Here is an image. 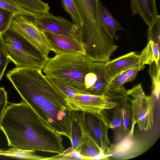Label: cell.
I'll list each match as a JSON object with an SVG mask.
<instances>
[{
    "instance_id": "1",
    "label": "cell",
    "mask_w": 160,
    "mask_h": 160,
    "mask_svg": "<svg viewBox=\"0 0 160 160\" xmlns=\"http://www.w3.org/2000/svg\"><path fill=\"white\" fill-rule=\"evenodd\" d=\"M6 77L22 100L52 129L70 140L73 111L68 98L47 79L42 70L16 67L8 71Z\"/></svg>"
},
{
    "instance_id": "2",
    "label": "cell",
    "mask_w": 160,
    "mask_h": 160,
    "mask_svg": "<svg viewBox=\"0 0 160 160\" xmlns=\"http://www.w3.org/2000/svg\"><path fill=\"white\" fill-rule=\"evenodd\" d=\"M8 103L0 129L8 147L58 154L65 150L62 135L48 125L28 104L22 100Z\"/></svg>"
},
{
    "instance_id": "3",
    "label": "cell",
    "mask_w": 160,
    "mask_h": 160,
    "mask_svg": "<svg viewBox=\"0 0 160 160\" xmlns=\"http://www.w3.org/2000/svg\"><path fill=\"white\" fill-rule=\"evenodd\" d=\"M93 62L84 53L58 54L49 58L42 70L46 76L63 82L80 93H86L85 78L93 71Z\"/></svg>"
},
{
    "instance_id": "4",
    "label": "cell",
    "mask_w": 160,
    "mask_h": 160,
    "mask_svg": "<svg viewBox=\"0 0 160 160\" xmlns=\"http://www.w3.org/2000/svg\"><path fill=\"white\" fill-rule=\"evenodd\" d=\"M0 36L9 58L16 67L42 70L49 57L42 54L25 38L10 28Z\"/></svg>"
},
{
    "instance_id": "5",
    "label": "cell",
    "mask_w": 160,
    "mask_h": 160,
    "mask_svg": "<svg viewBox=\"0 0 160 160\" xmlns=\"http://www.w3.org/2000/svg\"><path fill=\"white\" fill-rule=\"evenodd\" d=\"M127 93L129 96L133 129L137 124L140 131L151 129L154 124V97L145 94L141 83L127 90Z\"/></svg>"
},
{
    "instance_id": "6",
    "label": "cell",
    "mask_w": 160,
    "mask_h": 160,
    "mask_svg": "<svg viewBox=\"0 0 160 160\" xmlns=\"http://www.w3.org/2000/svg\"><path fill=\"white\" fill-rule=\"evenodd\" d=\"M34 18L27 15H15L9 28L20 34L42 54L48 58L51 48L44 32L35 23Z\"/></svg>"
},
{
    "instance_id": "7",
    "label": "cell",
    "mask_w": 160,
    "mask_h": 160,
    "mask_svg": "<svg viewBox=\"0 0 160 160\" xmlns=\"http://www.w3.org/2000/svg\"><path fill=\"white\" fill-rule=\"evenodd\" d=\"M152 144L143 138L127 135L115 144L111 143L107 152L109 159L127 160L145 152Z\"/></svg>"
},
{
    "instance_id": "8",
    "label": "cell",
    "mask_w": 160,
    "mask_h": 160,
    "mask_svg": "<svg viewBox=\"0 0 160 160\" xmlns=\"http://www.w3.org/2000/svg\"><path fill=\"white\" fill-rule=\"evenodd\" d=\"M34 21L36 26L43 31L70 37L81 42L78 27L65 18L56 16L49 12L34 18Z\"/></svg>"
},
{
    "instance_id": "9",
    "label": "cell",
    "mask_w": 160,
    "mask_h": 160,
    "mask_svg": "<svg viewBox=\"0 0 160 160\" xmlns=\"http://www.w3.org/2000/svg\"><path fill=\"white\" fill-rule=\"evenodd\" d=\"M73 111H80L99 114L105 109L113 108L116 101L108 95L96 96L87 93L77 94L69 100Z\"/></svg>"
},
{
    "instance_id": "10",
    "label": "cell",
    "mask_w": 160,
    "mask_h": 160,
    "mask_svg": "<svg viewBox=\"0 0 160 160\" xmlns=\"http://www.w3.org/2000/svg\"><path fill=\"white\" fill-rule=\"evenodd\" d=\"M82 112L84 131L107 154V152L111 144L108 138V129L98 114Z\"/></svg>"
},
{
    "instance_id": "11",
    "label": "cell",
    "mask_w": 160,
    "mask_h": 160,
    "mask_svg": "<svg viewBox=\"0 0 160 160\" xmlns=\"http://www.w3.org/2000/svg\"><path fill=\"white\" fill-rule=\"evenodd\" d=\"M43 31L48 41L52 51L56 55L71 53L85 54L84 47L78 40L51 32Z\"/></svg>"
},
{
    "instance_id": "12",
    "label": "cell",
    "mask_w": 160,
    "mask_h": 160,
    "mask_svg": "<svg viewBox=\"0 0 160 160\" xmlns=\"http://www.w3.org/2000/svg\"><path fill=\"white\" fill-rule=\"evenodd\" d=\"M121 90V87L115 90L108 89L105 94L113 98L116 104L113 108L105 109L98 114L108 129H115L119 133H122V106L120 99Z\"/></svg>"
},
{
    "instance_id": "13",
    "label": "cell",
    "mask_w": 160,
    "mask_h": 160,
    "mask_svg": "<svg viewBox=\"0 0 160 160\" xmlns=\"http://www.w3.org/2000/svg\"><path fill=\"white\" fill-rule=\"evenodd\" d=\"M110 82L121 72L132 68L145 66L140 54L132 52L105 63Z\"/></svg>"
},
{
    "instance_id": "14",
    "label": "cell",
    "mask_w": 160,
    "mask_h": 160,
    "mask_svg": "<svg viewBox=\"0 0 160 160\" xmlns=\"http://www.w3.org/2000/svg\"><path fill=\"white\" fill-rule=\"evenodd\" d=\"M73 0L84 21L80 33L103 29L98 19L97 0Z\"/></svg>"
},
{
    "instance_id": "15",
    "label": "cell",
    "mask_w": 160,
    "mask_h": 160,
    "mask_svg": "<svg viewBox=\"0 0 160 160\" xmlns=\"http://www.w3.org/2000/svg\"><path fill=\"white\" fill-rule=\"evenodd\" d=\"M75 151L79 152L83 160H110V156L105 154L85 131Z\"/></svg>"
},
{
    "instance_id": "16",
    "label": "cell",
    "mask_w": 160,
    "mask_h": 160,
    "mask_svg": "<svg viewBox=\"0 0 160 160\" xmlns=\"http://www.w3.org/2000/svg\"><path fill=\"white\" fill-rule=\"evenodd\" d=\"M131 16L139 15L149 27L158 15L156 0H130Z\"/></svg>"
},
{
    "instance_id": "17",
    "label": "cell",
    "mask_w": 160,
    "mask_h": 160,
    "mask_svg": "<svg viewBox=\"0 0 160 160\" xmlns=\"http://www.w3.org/2000/svg\"><path fill=\"white\" fill-rule=\"evenodd\" d=\"M97 5L100 24L108 36L114 40L117 31L125 30L121 26L118 21L114 18L112 14L102 5L100 0H97Z\"/></svg>"
},
{
    "instance_id": "18",
    "label": "cell",
    "mask_w": 160,
    "mask_h": 160,
    "mask_svg": "<svg viewBox=\"0 0 160 160\" xmlns=\"http://www.w3.org/2000/svg\"><path fill=\"white\" fill-rule=\"evenodd\" d=\"M93 67L98 76L94 86L87 92V94L96 96H103L107 90L110 82L107 73L105 63L93 62Z\"/></svg>"
},
{
    "instance_id": "19",
    "label": "cell",
    "mask_w": 160,
    "mask_h": 160,
    "mask_svg": "<svg viewBox=\"0 0 160 160\" xmlns=\"http://www.w3.org/2000/svg\"><path fill=\"white\" fill-rule=\"evenodd\" d=\"M120 99L121 104L122 116V133L125 136L134 135L132 119L129 96L123 85L121 87Z\"/></svg>"
},
{
    "instance_id": "20",
    "label": "cell",
    "mask_w": 160,
    "mask_h": 160,
    "mask_svg": "<svg viewBox=\"0 0 160 160\" xmlns=\"http://www.w3.org/2000/svg\"><path fill=\"white\" fill-rule=\"evenodd\" d=\"M85 132L82 121V112L72 111V115L71 139L72 147L76 150Z\"/></svg>"
},
{
    "instance_id": "21",
    "label": "cell",
    "mask_w": 160,
    "mask_h": 160,
    "mask_svg": "<svg viewBox=\"0 0 160 160\" xmlns=\"http://www.w3.org/2000/svg\"><path fill=\"white\" fill-rule=\"evenodd\" d=\"M145 66L135 67L124 71L119 74L110 82L108 89L115 90L119 88L127 82L134 80L138 72L143 69Z\"/></svg>"
},
{
    "instance_id": "22",
    "label": "cell",
    "mask_w": 160,
    "mask_h": 160,
    "mask_svg": "<svg viewBox=\"0 0 160 160\" xmlns=\"http://www.w3.org/2000/svg\"><path fill=\"white\" fill-rule=\"evenodd\" d=\"M36 152L12 147L8 149H0V155L28 160H46L47 157L37 155Z\"/></svg>"
},
{
    "instance_id": "23",
    "label": "cell",
    "mask_w": 160,
    "mask_h": 160,
    "mask_svg": "<svg viewBox=\"0 0 160 160\" xmlns=\"http://www.w3.org/2000/svg\"><path fill=\"white\" fill-rule=\"evenodd\" d=\"M160 47L158 44L151 40L148 41L146 47L140 54L142 64L150 65L153 62L157 64L159 61Z\"/></svg>"
},
{
    "instance_id": "24",
    "label": "cell",
    "mask_w": 160,
    "mask_h": 160,
    "mask_svg": "<svg viewBox=\"0 0 160 160\" xmlns=\"http://www.w3.org/2000/svg\"><path fill=\"white\" fill-rule=\"evenodd\" d=\"M24 8L33 12L43 15L48 14L50 9L48 3L41 0H12Z\"/></svg>"
},
{
    "instance_id": "25",
    "label": "cell",
    "mask_w": 160,
    "mask_h": 160,
    "mask_svg": "<svg viewBox=\"0 0 160 160\" xmlns=\"http://www.w3.org/2000/svg\"><path fill=\"white\" fill-rule=\"evenodd\" d=\"M62 6L70 16L72 22L77 26L79 30L84 24V21L79 9L73 0H61Z\"/></svg>"
},
{
    "instance_id": "26",
    "label": "cell",
    "mask_w": 160,
    "mask_h": 160,
    "mask_svg": "<svg viewBox=\"0 0 160 160\" xmlns=\"http://www.w3.org/2000/svg\"><path fill=\"white\" fill-rule=\"evenodd\" d=\"M160 62L157 64L154 62L149 65L148 72L152 82V95L155 97L157 99H159L160 94Z\"/></svg>"
},
{
    "instance_id": "27",
    "label": "cell",
    "mask_w": 160,
    "mask_h": 160,
    "mask_svg": "<svg viewBox=\"0 0 160 160\" xmlns=\"http://www.w3.org/2000/svg\"><path fill=\"white\" fill-rule=\"evenodd\" d=\"M0 7L17 14L29 15L35 17L41 15L30 11L12 0H0Z\"/></svg>"
},
{
    "instance_id": "28",
    "label": "cell",
    "mask_w": 160,
    "mask_h": 160,
    "mask_svg": "<svg viewBox=\"0 0 160 160\" xmlns=\"http://www.w3.org/2000/svg\"><path fill=\"white\" fill-rule=\"evenodd\" d=\"M147 38L148 41L151 40L160 47V15H158L152 24L148 27Z\"/></svg>"
},
{
    "instance_id": "29",
    "label": "cell",
    "mask_w": 160,
    "mask_h": 160,
    "mask_svg": "<svg viewBox=\"0 0 160 160\" xmlns=\"http://www.w3.org/2000/svg\"><path fill=\"white\" fill-rule=\"evenodd\" d=\"M46 77L53 85L68 97L69 100L76 95L80 93L77 90L57 79L46 76Z\"/></svg>"
},
{
    "instance_id": "30",
    "label": "cell",
    "mask_w": 160,
    "mask_h": 160,
    "mask_svg": "<svg viewBox=\"0 0 160 160\" xmlns=\"http://www.w3.org/2000/svg\"><path fill=\"white\" fill-rule=\"evenodd\" d=\"M15 14L0 7V35L9 28L11 21Z\"/></svg>"
},
{
    "instance_id": "31",
    "label": "cell",
    "mask_w": 160,
    "mask_h": 160,
    "mask_svg": "<svg viewBox=\"0 0 160 160\" xmlns=\"http://www.w3.org/2000/svg\"><path fill=\"white\" fill-rule=\"evenodd\" d=\"M11 61L0 36V81L2 79L7 66Z\"/></svg>"
},
{
    "instance_id": "32",
    "label": "cell",
    "mask_w": 160,
    "mask_h": 160,
    "mask_svg": "<svg viewBox=\"0 0 160 160\" xmlns=\"http://www.w3.org/2000/svg\"><path fill=\"white\" fill-rule=\"evenodd\" d=\"M51 160H83L82 157L78 152L73 150L68 153L63 152L56 156L50 157Z\"/></svg>"
},
{
    "instance_id": "33",
    "label": "cell",
    "mask_w": 160,
    "mask_h": 160,
    "mask_svg": "<svg viewBox=\"0 0 160 160\" xmlns=\"http://www.w3.org/2000/svg\"><path fill=\"white\" fill-rule=\"evenodd\" d=\"M8 103L7 92L3 88L0 87V123Z\"/></svg>"
}]
</instances>
